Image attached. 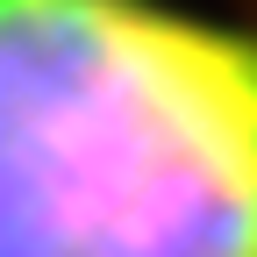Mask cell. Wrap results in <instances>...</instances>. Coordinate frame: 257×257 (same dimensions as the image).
I'll return each mask as SVG.
<instances>
[{
	"label": "cell",
	"mask_w": 257,
	"mask_h": 257,
	"mask_svg": "<svg viewBox=\"0 0 257 257\" xmlns=\"http://www.w3.org/2000/svg\"><path fill=\"white\" fill-rule=\"evenodd\" d=\"M0 257H257V36L0 0Z\"/></svg>",
	"instance_id": "6da1fadb"
}]
</instances>
